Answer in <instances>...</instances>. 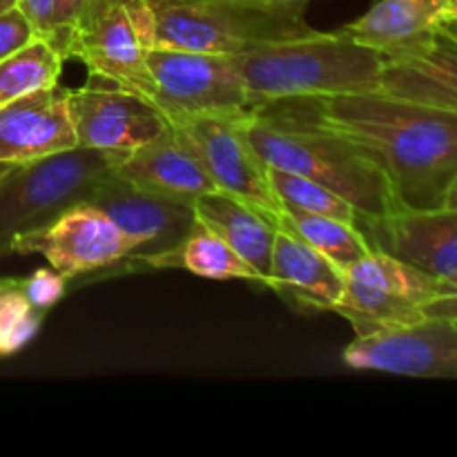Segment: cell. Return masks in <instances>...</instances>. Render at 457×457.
I'll list each match as a JSON object with an SVG mask.
<instances>
[{
	"instance_id": "cell-1",
	"label": "cell",
	"mask_w": 457,
	"mask_h": 457,
	"mask_svg": "<svg viewBox=\"0 0 457 457\" xmlns=\"http://www.w3.org/2000/svg\"><path fill=\"white\" fill-rule=\"evenodd\" d=\"M277 105L360 147L384 170L406 210L445 205L457 179V112L382 89L290 98Z\"/></svg>"
},
{
	"instance_id": "cell-2",
	"label": "cell",
	"mask_w": 457,
	"mask_h": 457,
	"mask_svg": "<svg viewBox=\"0 0 457 457\" xmlns=\"http://www.w3.org/2000/svg\"><path fill=\"white\" fill-rule=\"evenodd\" d=\"M245 134L268 168L302 174L346 199L357 212V226L404 210L384 170L360 147L277 103L254 107Z\"/></svg>"
},
{
	"instance_id": "cell-3",
	"label": "cell",
	"mask_w": 457,
	"mask_h": 457,
	"mask_svg": "<svg viewBox=\"0 0 457 457\" xmlns=\"http://www.w3.org/2000/svg\"><path fill=\"white\" fill-rule=\"evenodd\" d=\"M230 58L254 107L290 98L382 89L384 56L344 31H315Z\"/></svg>"
},
{
	"instance_id": "cell-4",
	"label": "cell",
	"mask_w": 457,
	"mask_h": 457,
	"mask_svg": "<svg viewBox=\"0 0 457 457\" xmlns=\"http://www.w3.org/2000/svg\"><path fill=\"white\" fill-rule=\"evenodd\" d=\"M147 4L154 47L235 56L317 31L303 12L254 0H147Z\"/></svg>"
},
{
	"instance_id": "cell-5",
	"label": "cell",
	"mask_w": 457,
	"mask_h": 457,
	"mask_svg": "<svg viewBox=\"0 0 457 457\" xmlns=\"http://www.w3.org/2000/svg\"><path fill=\"white\" fill-rule=\"evenodd\" d=\"M125 154L74 147L47 159L13 165L0 181V259L22 232L47 226L79 204H89Z\"/></svg>"
},
{
	"instance_id": "cell-6",
	"label": "cell",
	"mask_w": 457,
	"mask_h": 457,
	"mask_svg": "<svg viewBox=\"0 0 457 457\" xmlns=\"http://www.w3.org/2000/svg\"><path fill=\"white\" fill-rule=\"evenodd\" d=\"M150 47H154V36L147 0H96L80 21L67 58L83 62L89 76L152 98Z\"/></svg>"
},
{
	"instance_id": "cell-7",
	"label": "cell",
	"mask_w": 457,
	"mask_h": 457,
	"mask_svg": "<svg viewBox=\"0 0 457 457\" xmlns=\"http://www.w3.org/2000/svg\"><path fill=\"white\" fill-rule=\"evenodd\" d=\"M147 70L154 83L152 101L168 120L204 114L253 112V98L226 54L174 47L147 49Z\"/></svg>"
},
{
	"instance_id": "cell-8",
	"label": "cell",
	"mask_w": 457,
	"mask_h": 457,
	"mask_svg": "<svg viewBox=\"0 0 457 457\" xmlns=\"http://www.w3.org/2000/svg\"><path fill=\"white\" fill-rule=\"evenodd\" d=\"M134 250L137 241L92 204L71 205L12 241V254H40L65 279L128 262Z\"/></svg>"
},
{
	"instance_id": "cell-9",
	"label": "cell",
	"mask_w": 457,
	"mask_h": 457,
	"mask_svg": "<svg viewBox=\"0 0 457 457\" xmlns=\"http://www.w3.org/2000/svg\"><path fill=\"white\" fill-rule=\"evenodd\" d=\"M244 114H204L172 120L196 152L217 190L228 192L279 221L281 204L268 181V165L245 134Z\"/></svg>"
},
{
	"instance_id": "cell-10",
	"label": "cell",
	"mask_w": 457,
	"mask_h": 457,
	"mask_svg": "<svg viewBox=\"0 0 457 457\" xmlns=\"http://www.w3.org/2000/svg\"><path fill=\"white\" fill-rule=\"evenodd\" d=\"M71 125L79 147L128 154L154 141L170 128L168 116L152 98L89 76L87 83L67 92Z\"/></svg>"
},
{
	"instance_id": "cell-11",
	"label": "cell",
	"mask_w": 457,
	"mask_h": 457,
	"mask_svg": "<svg viewBox=\"0 0 457 457\" xmlns=\"http://www.w3.org/2000/svg\"><path fill=\"white\" fill-rule=\"evenodd\" d=\"M342 357L355 370L457 379V324L445 317H427L418 324L357 335Z\"/></svg>"
},
{
	"instance_id": "cell-12",
	"label": "cell",
	"mask_w": 457,
	"mask_h": 457,
	"mask_svg": "<svg viewBox=\"0 0 457 457\" xmlns=\"http://www.w3.org/2000/svg\"><path fill=\"white\" fill-rule=\"evenodd\" d=\"M89 204L137 241V250L128 262L147 266L177 250L196 223L195 204L141 190L116 172L101 183Z\"/></svg>"
},
{
	"instance_id": "cell-13",
	"label": "cell",
	"mask_w": 457,
	"mask_h": 457,
	"mask_svg": "<svg viewBox=\"0 0 457 457\" xmlns=\"http://www.w3.org/2000/svg\"><path fill=\"white\" fill-rule=\"evenodd\" d=\"M360 226L370 248L384 250L440 281L457 275V208H404Z\"/></svg>"
},
{
	"instance_id": "cell-14",
	"label": "cell",
	"mask_w": 457,
	"mask_h": 457,
	"mask_svg": "<svg viewBox=\"0 0 457 457\" xmlns=\"http://www.w3.org/2000/svg\"><path fill=\"white\" fill-rule=\"evenodd\" d=\"M67 92L56 85L0 105V163H31L79 147Z\"/></svg>"
},
{
	"instance_id": "cell-15",
	"label": "cell",
	"mask_w": 457,
	"mask_h": 457,
	"mask_svg": "<svg viewBox=\"0 0 457 457\" xmlns=\"http://www.w3.org/2000/svg\"><path fill=\"white\" fill-rule=\"evenodd\" d=\"M116 174L141 190L186 204H195L205 192L217 190L196 152L174 125L154 141L128 152L120 159Z\"/></svg>"
},
{
	"instance_id": "cell-16",
	"label": "cell",
	"mask_w": 457,
	"mask_h": 457,
	"mask_svg": "<svg viewBox=\"0 0 457 457\" xmlns=\"http://www.w3.org/2000/svg\"><path fill=\"white\" fill-rule=\"evenodd\" d=\"M446 12V0H379L339 31L384 58H393L427 45L440 31Z\"/></svg>"
},
{
	"instance_id": "cell-17",
	"label": "cell",
	"mask_w": 457,
	"mask_h": 457,
	"mask_svg": "<svg viewBox=\"0 0 457 457\" xmlns=\"http://www.w3.org/2000/svg\"><path fill=\"white\" fill-rule=\"evenodd\" d=\"M382 92L457 112V43L437 31L427 45L384 58Z\"/></svg>"
},
{
	"instance_id": "cell-18",
	"label": "cell",
	"mask_w": 457,
	"mask_h": 457,
	"mask_svg": "<svg viewBox=\"0 0 457 457\" xmlns=\"http://www.w3.org/2000/svg\"><path fill=\"white\" fill-rule=\"evenodd\" d=\"M344 286L346 275L342 268L284 228L277 230L268 288L295 299L299 306L333 311L342 299Z\"/></svg>"
},
{
	"instance_id": "cell-19",
	"label": "cell",
	"mask_w": 457,
	"mask_h": 457,
	"mask_svg": "<svg viewBox=\"0 0 457 457\" xmlns=\"http://www.w3.org/2000/svg\"><path fill=\"white\" fill-rule=\"evenodd\" d=\"M196 221L221 237L244 262L254 268L262 284H270L272 245H275L279 221L228 192L212 190L195 201Z\"/></svg>"
},
{
	"instance_id": "cell-20",
	"label": "cell",
	"mask_w": 457,
	"mask_h": 457,
	"mask_svg": "<svg viewBox=\"0 0 457 457\" xmlns=\"http://www.w3.org/2000/svg\"><path fill=\"white\" fill-rule=\"evenodd\" d=\"M152 266L183 268L192 275L205 277V279H241L262 284V277L254 272V268L248 262H244L221 237L214 235L201 221L195 223L190 235L186 237V241L177 250L159 257Z\"/></svg>"
},
{
	"instance_id": "cell-21",
	"label": "cell",
	"mask_w": 457,
	"mask_h": 457,
	"mask_svg": "<svg viewBox=\"0 0 457 457\" xmlns=\"http://www.w3.org/2000/svg\"><path fill=\"white\" fill-rule=\"evenodd\" d=\"M279 228L288 230L297 239L306 241L308 245H312L317 253L330 259L344 272L370 253V244L364 232L360 230V226L339 221V219L333 217H317V214L281 210Z\"/></svg>"
},
{
	"instance_id": "cell-22",
	"label": "cell",
	"mask_w": 457,
	"mask_h": 457,
	"mask_svg": "<svg viewBox=\"0 0 457 457\" xmlns=\"http://www.w3.org/2000/svg\"><path fill=\"white\" fill-rule=\"evenodd\" d=\"M344 275L411 299L424 306V312L433 299L440 297V279L378 248H370V253L348 268Z\"/></svg>"
},
{
	"instance_id": "cell-23",
	"label": "cell",
	"mask_w": 457,
	"mask_h": 457,
	"mask_svg": "<svg viewBox=\"0 0 457 457\" xmlns=\"http://www.w3.org/2000/svg\"><path fill=\"white\" fill-rule=\"evenodd\" d=\"M62 62L61 52L45 38H34L0 61V105L38 89L56 87Z\"/></svg>"
},
{
	"instance_id": "cell-24",
	"label": "cell",
	"mask_w": 457,
	"mask_h": 457,
	"mask_svg": "<svg viewBox=\"0 0 457 457\" xmlns=\"http://www.w3.org/2000/svg\"><path fill=\"white\" fill-rule=\"evenodd\" d=\"M268 181H270L277 201L281 204V210H295V212L317 214V217H333L357 226L355 208L346 199L335 195L333 190L321 186V183L279 168H268Z\"/></svg>"
},
{
	"instance_id": "cell-25",
	"label": "cell",
	"mask_w": 457,
	"mask_h": 457,
	"mask_svg": "<svg viewBox=\"0 0 457 457\" xmlns=\"http://www.w3.org/2000/svg\"><path fill=\"white\" fill-rule=\"evenodd\" d=\"M43 317L21 290V279L0 288V357L22 351L38 335Z\"/></svg>"
},
{
	"instance_id": "cell-26",
	"label": "cell",
	"mask_w": 457,
	"mask_h": 457,
	"mask_svg": "<svg viewBox=\"0 0 457 457\" xmlns=\"http://www.w3.org/2000/svg\"><path fill=\"white\" fill-rule=\"evenodd\" d=\"M21 290L29 299L31 306L38 308L40 312H47L65 297L67 279L54 268H38L29 277L21 279Z\"/></svg>"
},
{
	"instance_id": "cell-27",
	"label": "cell",
	"mask_w": 457,
	"mask_h": 457,
	"mask_svg": "<svg viewBox=\"0 0 457 457\" xmlns=\"http://www.w3.org/2000/svg\"><path fill=\"white\" fill-rule=\"evenodd\" d=\"M94 3L96 0H56V4H54V22L49 43L61 52L62 58H67L71 38H74L85 13L94 7Z\"/></svg>"
},
{
	"instance_id": "cell-28",
	"label": "cell",
	"mask_w": 457,
	"mask_h": 457,
	"mask_svg": "<svg viewBox=\"0 0 457 457\" xmlns=\"http://www.w3.org/2000/svg\"><path fill=\"white\" fill-rule=\"evenodd\" d=\"M36 36L27 18L18 7L9 9V12L0 13V61L12 56L27 43H31Z\"/></svg>"
},
{
	"instance_id": "cell-29",
	"label": "cell",
	"mask_w": 457,
	"mask_h": 457,
	"mask_svg": "<svg viewBox=\"0 0 457 457\" xmlns=\"http://www.w3.org/2000/svg\"><path fill=\"white\" fill-rule=\"evenodd\" d=\"M54 4H56V0H16V7L27 18L36 38L49 40V36H52Z\"/></svg>"
},
{
	"instance_id": "cell-30",
	"label": "cell",
	"mask_w": 457,
	"mask_h": 457,
	"mask_svg": "<svg viewBox=\"0 0 457 457\" xmlns=\"http://www.w3.org/2000/svg\"><path fill=\"white\" fill-rule=\"evenodd\" d=\"M427 317H445L457 324V297H437L427 306Z\"/></svg>"
},
{
	"instance_id": "cell-31",
	"label": "cell",
	"mask_w": 457,
	"mask_h": 457,
	"mask_svg": "<svg viewBox=\"0 0 457 457\" xmlns=\"http://www.w3.org/2000/svg\"><path fill=\"white\" fill-rule=\"evenodd\" d=\"M254 3H262L277 9H288V12H303L306 4L312 3V0H254Z\"/></svg>"
},
{
	"instance_id": "cell-32",
	"label": "cell",
	"mask_w": 457,
	"mask_h": 457,
	"mask_svg": "<svg viewBox=\"0 0 457 457\" xmlns=\"http://www.w3.org/2000/svg\"><path fill=\"white\" fill-rule=\"evenodd\" d=\"M440 31L457 43V9H449V12L445 13V18L440 21Z\"/></svg>"
},
{
	"instance_id": "cell-33",
	"label": "cell",
	"mask_w": 457,
	"mask_h": 457,
	"mask_svg": "<svg viewBox=\"0 0 457 457\" xmlns=\"http://www.w3.org/2000/svg\"><path fill=\"white\" fill-rule=\"evenodd\" d=\"M440 297H457V275L440 281Z\"/></svg>"
},
{
	"instance_id": "cell-34",
	"label": "cell",
	"mask_w": 457,
	"mask_h": 457,
	"mask_svg": "<svg viewBox=\"0 0 457 457\" xmlns=\"http://www.w3.org/2000/svg\"><path fill=\"white\" fill-rule=\"evenodd\" d=\"M445 205H449V208H457V179L453 183H451L449 192H446Z\"/></svg>"
},
{
	"instance_id": "cell-35",
	"label": "cell",
	"mask_w": 457,
	"mask_h": 457,
	"mask_svg": "<svg viewBox=\"0 0 457 457\" xmlns=\"http://www.w3.org/2000/svg\"><path fill=\"white\" fill-rule=\"evenodd\" d=\"M16 7V0H0V13L9 12V9Z\"/></svg>"
},
{
	"instance_id": "cell-36",
	"label": "cell",
	"mask_w": 457,
	"mask_h": 457,
	"mask_svg": "<svg viewBox=\"0 0 457 457\" xmlns=\"http://www.w3.org/2000/svg\"><path fill=\"white\" fill-rule=\"evenodd\" d=\"M13 165H9V163H0V181H3L4 177H7V172L9 170H12Z\"/></svg>"
},
{
	"instance_id": "cell-37",
	"label": "cell",
	"mask_w": 457,
	"mask_h": 457,
	"mask_svg": "<svg viewBox=\"0 0 457 457\" xmlns=\"http://www.w3.org/2000/svg\"><path fill=\"white\" fill-rule=\"evenodd\" d=\"M13 277H0V288H4V286H12L13 284Z\"/></svg>"
},
{
	"instance_id": "cell-38",
	"label": "cell",
	"mask_w": 457,
	"mask_h": 457,
	"mask_svg": "<svg viewBox=\"0 0 457 457\" xmlns=\"http://www.w3.org/2000/svg\"><path fill=\"white\" fill-rule=\"evenodd\" d=\"M449 3V9H457V0H446Z\"/></svg>"
}]
</instances>
